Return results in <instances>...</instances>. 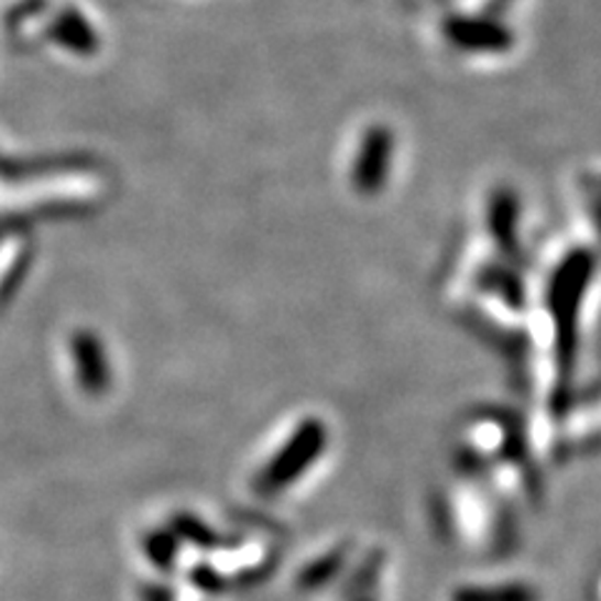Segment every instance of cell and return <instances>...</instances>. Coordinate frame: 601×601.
Wrapping results in <instances>:
<instances>
[{"label":"cell","mask_w":601,"mask_h":601,"mask_svg":"<svg viewBox=\"0 0 601 601\" xmlns=\"http://www.w3.org/2000/svg\"><path fill=\"white\" fill-rule=\"evenodd\" d=\"M396 159V135L386 125H369L351 151L349 184L357 196L373 198L391 184Z\"/></svg>","instance_id":"7a4b0ae2"},{"label":"cell","mask_w":601,"mask_h":601,"mask_svg":"<svg viewBox=\"0 0 601 601\" xmlns=\"http://www.w3.org/2000/svg\"><path fill=\"white\" fill-rule=\"evenodd\" d=\"M589 198H591V218H594L591 223H594V229H597L599 239H601V181L597 184V188L591 190Z\"/></svg>","instance_id":"52a82bcc"},{"label":"cell","mask_w":601,"mask_h":601,"mask_svg":"<svg viewBox=\"0 0 601 601\" xmlns=\"http://www.w3.org/2000/svg\"><path fill=\"white\" fill-rule=\"evenodd\" d=\"M48 39L61 45V48L76 53V56H94L98 51V35L94 25L76 8H66V11L53 18V23L48 25Z\"/></svg>","instance_id":"5b68a950"},{"label":"cell","mask_w":601,"mask_h":601,"mask_svg":"<svg viewBox=\"0 0 601 601\" xmlns=\"http://www.w3.org/2000/svg\"><path fill=\"white\" fill-rule=\"evenodd\" d=\"M73 363H76L78 384L84 386L86 394L100 396L111 386V367H108L103 343L98 341L96 334L76 331L70 341Z\"/></svg>","instance_id":"3957f363"},{"label":"cell","mask_w":601,"mask_h":601,"mask_svg":"<svg viewBox=\"0 0 601 601\" xmlns=\"http://www.w3.org/2000/svg\"><path fill=\"white\" fill-rule=\"evenodd\" d=\"M446 35L463 51H506L512 45L506 25L489 18H451L446 23Z\"/></svg>","instance_id":"277c9868"},{"label":"cell","mask_w":601,"mask_h":601,"mask_svg":"<svg viewBox=\"0 0 601 601\" xmlns=\"http://www.w3.org/2000/svg\"><path fill=\"white\" fill-rule=\"evenodd\" d=\"M45 0H21L11 13H8V21H11V25H18L23 21H29L31 15H39L45 11Z\"/></svg>","instance_id":"8992f818"},{"label":"cell","mask_w":601,"mask_h":601,"mask_svg":"<svg viewBox=\"0 0 601 601\" xmlns=\"http://www.w3.org/2000/svg\"><path fill=\"white\" fill-rule=\"evenodd\" d=\"M329 426L321 416H300L294 426L278 436L259 469L253 471V489L259 494H284L291 487L300 484L308 471L321 463L329 451Z\"/></svg>","instance_id":"6da1fadb"}]
</instances>
